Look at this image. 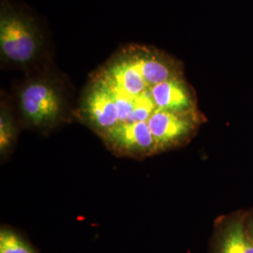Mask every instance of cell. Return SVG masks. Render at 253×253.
<instances>
[{
    "instance_id": "4fadbf2b",
    "label": "cell",
    "mask_w": 253,
    "mask_h": 253,
    "mask_svg": "<svg viewBox=\"0 0 253 253\" xmlns=\"http://www.w3.org/2000/svg\"><path fill=\"white\" fill-rule=\"evenodd\" d=\"M14 137V127L12 126L10 119L6 113H2L0 118V148L2 152L9 149L13 143Z\"/></svg>"
},
{
    "instance_id": "30bf717a",
    "label": "cell",
    "mask_w": 253,
    "mask_h": 253,
    "mask_svg": "<svg viewBox=\"0 0 253 253\" xmlns=\"http://www.w3.org/2000/svg\"><path fill=\"white\" fill-rule=\"evenodd\" d=\"M156 109L149 88L141 96L136 97L135 107L126 122H147Z\"/></svg>"
},
{
    "instance_id": "8fae6325",
    "label": "cell",
    "mask_w": 253,
    "mask_h": 253,
    "mask_svg": "<svg viewBox=\"0 0 253 253\" xmlns=\"http://www.w3.org/2000/svg\"><path fill=\"white\" fill-rule=\"evenodd\" d=\"M0 253H35L31 247L16 234L8 230H1Z\"/></svg>"
},
{
    "instance_id": "5bb4252c",
    "label": "cell",
    "mask_w": 253,
    "mask_h": 253,
    "mask_svg": "<svg viewBox=\"0 0 253 253\" xmlns=\"http://www.w3.org/2000/svg\"><path fill=\"white\" fill-rule=\"evenodd\" d=\"M247 227H248V231H249L250 235H251V237H252V239H253V221H250V222L247 224Z\"/></svg>"
},
{
    "instance_id": "ba28073f",
    "label": "cell",
    "mask_w": 253,
    "mask_h": 253,
    "mask_svg": "<svg viewBox=\"0 0 253 253\" xmlns=\"http://www.w3.org/2000/svg\"><path fill=\"white\" fill-rule=\"evenodd\" d=\"M216 253H253V241L243 219H234L222 230Z\"/></svg>"
},
{
    "instance_id": "52a82bcc",
    "label": "cell",
    "mask_w": 253,
    "mask_h": 253,
    "mask_svg": "<svg viewBox=\"0 0 253 253\" xmlns=\"http://www.w3.org/2000/svg\"><path fill=\"white\" fill-rule=\"evenodd\" d=\"M100 81L109 89L132 98L141 96L150 88L131 58L112 66Z\"/></svg>"
},
{
    "instance_id": "277c9868",
    "label": "cell",
    "mask_w": 253,
    "mask_h": 253,
    "mask_svg": "<svg viewBox=\"0 0 253 253\" xmlns=\"http://www.w3.org/2000/svg\"><path fill=\"white\" fill-rule=\"evenodd\" d=\"M101 136L110 149L123 155L145 157L158 151L147 122L119 123Z\"/></svg>"
},
{
    "instance_id": "9c48e42d",
    "label": "cell",
    "mask_w": 253,
    "mask_h": 253,
    "mask_svg": "<svg viewBox=\"0 0 253 253\" xmlns=\"http://www.w3.org/2000/svg\"><path fill=\"white\" fill-rule=\"evenodd\" d=\"M149 87L163 82L180 78L176 67L167 60L154 55L131 57Z\"/></svg>"
},
{
    "instance_id": "8992f818",
    "label": "cell",
    "mask_w": 253,
    "mask_h": 253,
    "mask_svg": "<svg viewBox=\"0 0 253 253\" xmlns=\"http://www.w3.org/2000/svg\"><path fill=\"white\" fill-rule=\"evenodd\" d=\"M156 108L174 113H195V100L181 78L160 83L150 87Z\"/></svg>"
},
{
    "instance_id": "7c38bea8",
    "label": "cell",
    "mask_w": 253,
    "mask_h": 253,
    "mask_svg": "<svg viewBox=\"0 0 253 253\" xmlns=\"http://www.w3.org/2000/svg\"><path fill=\"white\" fill-rule=\"evenodd\" d=\"M109 90L112 93L114 100L116 101L120 123H126L128 118L130 117L133 109L135 107L136 97L132 98V97H128V96L123 95V94L118 93L116 91L111 90V89H109Z\"/></svg>"
},
{
    "instance_id": "6da1fadb",
    "label": "cell",
    "mask_w": 253,
    "mask_h": 253,
    "mask_svg": "<svg viewBox=\"0 0 253 253\" xmlns=\"http://www.w3.org/2000/svg\"><path fill=\"white\" fill-rule=\"evenodd\" d=\"M19 100L23 117L33 126L53 125L62 112L59 94L43 82L28 84L21 91Z\"/></svg>"
},
{
    "instance_id": "3957f363",
    "label": "cell",
    "mask_w": 253,
    "mask_h": 253,
    "mask_svg": "<svg viewBox=\"0 0 253 253\" xmlns=\"http://www.w3.org/2000/svg\"><path fill=\"white\" fill-rule=\"evenodd\" d=\"M196 113H174L156 109L147 124L152 132L158 151L183 144L198 125Z\"/></svg>"
},
{
    "instance_id": "5b68a950",
    "label": "cell",
    "mask_w": 253,
    "mask_h": 253,
    "mask_svg": "<svg viewBox=\"0 0 253 253\" xmlns=\"http://www.w3.org/2000/svg\"><path fill=\"white\" fill-rule=\"evenodd\" d=\"M84 113L91 125L100 135L120 123L118 110L112 93L102 83H99L88 91L84 100Z\"/></svg>"
},
{
    "instance_id": "7a4b0ae2",
    "label": "cell",
    "mask_w": 253,
    "mask_h": 253,
    "mask_svg": "<svg viewBox=\"0 0 253 253\" xmlns=\"http://www.w3.org/2000/svg\"><path fill=\"white\" fill-rule=\"evenodd\" d=\"M0 48L10 61L24 64L36 55L38 42L26 19L17 14H3L0 20Z\"/></svg>"
}]
</instances>
